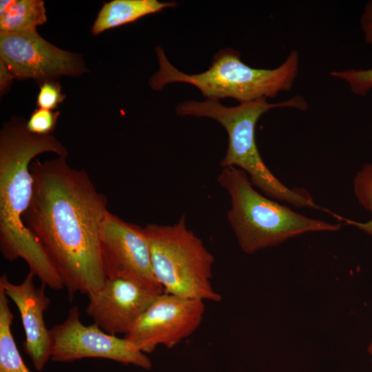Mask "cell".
I'll use <instances>...</instances> for the list:
<instances>
[{
    "mask_svg": "<svg viewBox=\"0 0 372 372\" xmlns=\"http://www.w3.org/2000/svg\"><path fill=\"white\" fill-rule=\"evenodd\" d=\"M45 152L68 154L54 136L30 132L21 119L14 118L3 125L0 132V250L7 260L23 259L42 284L59 291L65 287L63 281L23 220L32 195L30 166Z\"/></svg>",
    "mask_w": 372,
    "mask_h": 372,
    "instance_id": "2",
    "label": "cell"
},
{
    "mask_svg": "<svg viewBox=\"0 0 372 372\" xmlns=\"http://www.w3.org/2000/svg\"><path fill=\"white\" fill-rule=\"evenodd\" d=\"M176 6L175 2L157 0H113L104 3L92 27V32L97 35L105 30Z\"/></svg>",
    "mask_w": 372,
    "mask_h": 372,
    "instance_id": "13",
    "label": "cell"
},
{
    "mask_svg": "<svg viewBox=\"0 0 372 372\" xmlns=\"http://www.w3.org/2000/svg\"><path fill=\"white\" fill-rule=\"evenodd\" d=\"M34 277L29 272L21 284L15 285L3 274L0 278V288L19 311L25 334L24 351L36 370L41 371L51 358L50 330L45 327L43 318L50 300L45 293L44 284L39 288L34 286Z\"/></svg>",
    "mask_w": 372,
    "mask_h": 372,
    "instance_id": "12",
    "label": "cell"
},
{
    "mask_svg": "<svg viewBox=\"0 0 372 372\" xmlns=\"http://www.w3.org/2000/svg\"><path fill=\"white\" fill-rule=\"evenodd\" d=\"M353 187L359 203L372 214V164H365L357 173Z\"/></svg>",
    "mask_w": 372,
    "mask_h": 372,
    "instance_id": "18",
    "label": "cell"
},
{
    "mask_svg": "<svg viewBox=\"0 0 372 372\" xmlns=\"http://www.w3.org/2000/svg\"><path fill=\"white\" fill-rule=\"evenodd\" d=\"M14 78L6 63L0 59V90L2 92Z\"/></svg>",
    "mask_w": 372,
    "mask_h": 372,
    "instance_id": "21",
    "label": "cell"
},
{
    "mask_svg": "<svg viewBox=\"0 0 372 372\" xmlns=\"http://www.w3.org/2000/svg\"><path fill=\"white\" fill-rule=\"evenodd\" d=\"M368 352H369V355L371 356V361H372V342L369 346Z\"/></svg>",
    "mask_w": 372,
    "mask_h": 372,
    "instance_id": "22",
    "label": "cell"
},
{
    "mask_svg": "<svg viewBox=\"0 0 372 372\" xmlns=\"http://www.w3.org/2000/svg\"><path fill=\"white\" fill-rule=\"evenodd\" d=\"M156 52L159 70L149 81L154 90L159 91L172 83H186L197 87L207 99L233 98L242 103L274 98L280 92L292 88L298 72L297 50L291 51L276 68L258 69L243 63L239 52L226 48L214 55L209 69L193 74L174 67L160 46Z\"/></svg>",
    "mask_w": 372,
    "mask_h": 372,
    "instance_id": "4",
    "label": "cell"
},
{
    "mask_svg": "<svg viewBox=\"0 0 372 372\" xmlns=\"http://www.w3.org/2000/svg\"><path fill=\"white\" fill-rule=\"evenodd\" d=\"M144 230L154 274L164 292L203 301L220 300L211 283L214 257L188 229L185 215L174 225L150 223Z\"/></svg>",
    "mask_w": 372,
    "mask_h": 372,
    "instance_id": "6",
    "label": "cell"
},
{
    "mask_svg": "<svg viewBox=\"0 0 372 372\" xmlns=\"http://www.w3.org/2000/svg\"><path fill=\"white\" fill-rule=\"evenodd\" d=\"M361 26L364 34L365 41L372 44V1L365 7L360 20Z\"/></svg>",
    "mask_w": 372,
    "mask_h": 372,
    "instance_id": "20",
    "label": "cell"
},
{
    "mask_svg": "<svg viewBox=\"0 0 372 372\" xmlns=\"http://www.w3.org/2000/svg\"><path fill=\"white\" fill-rule=\"evenodd\" d=\"M59 115V112L43 108L37 109L26 122L27 129L34 134H50L56 126Z\"/></svg>",
    "mask_w": 372,
    "mask_h": 372,
    "instance_id": "17",
    "label": "cell"
},
{
    "mask_svg": "<svg viewBox=\"0 0 372 372\" xmlns=\"http://www.w3.org/2000/svg\"><path fill=\"white\" fill-rule=\"evenodd\" d=\"M163 292L127 280L106 278L99 290L88 295L86 312L105 332L126 335Z\"/></svg>",
    "mask_w": 372,
    "mask_h": 372,
    "instance_id": "11",
    "label": "cell"
},
{
    "mask_svg": "<svg viewBox=\"0 0 372 372\" xmlns=\"http://www.w3.org/2000/svg\"><path fill=\"white\" fill-rule=\"evenodd\" d=\"M293 107L307 110L308 103L302 96L269 103L267 99L240 103L234 107L223 105L218 100L188 101L179 103L176 112L180 116L209 117L219 122L228 134V146L220 161L223 167H236L245 171L251 184L269 198L286 202L296 207L322 209L302 189H289L270 172L263 162L255 139V127L260 117L271 109Z\"/></svg>",
    "mask_w": 372,
    "mask_h": 372,
    "instance_id": "3",
    "label": "cell"
},
{
    "mask_svg": "<svg viewBox=\"0 0 372 372\" xmlns=\"http://www.w3.org/2000/svg\"><path fill=\"white\" fill-rule=\"evenodd\" d=\"M217 180L230 197L227 220L246 254L278 245L307 232L334 231L340 228V225L298 214L262 195L240 168L223 167Z\"/></svg>",
    "mask_w": 372,
    "mask_h": 372,
    "instance_id": "5",
    "label": "cell"
},
{
    "mask_svg": "<svg viewBox=\"0 0 372 372\" xmlns=\"http://www.w3.org/2000/svg\"><path fill=\"white\" fill-rule=\"evenodd\" d=\"M331 76L347 81L351 92L364 95L372 89V68L368 70H346L334 71Z\"/></svg>",
    "mask_w": 372,
    "mask_h": 372,
    "instance_id": "16",
    "label": "cell"
},
{
    "mask_svg": "<svg viewBox=\"0 0 372 372\" xmlns=\"http://www.w3.org/2000/svg\"><path fill=\"white\" fill-rule=\"evenodd\" d=\"M47 21L42 0H1L0 33L21 34L37 31Z\"/></svg>",
    "mask_w": 372,
    "mask_h": 372,
    "instance_id": "14",
    "label": "cell"
},
{
    "mask_svg": "<svg viewBox=\"0 0 372 372\" xmlns=\"http://www.w3.org/2000/svg\"><path fill=\"white\" fill-rule=\"evenodd\" d=\"M100 256L106 278L164 291L154 274L144 227L108 211L100 230Z\"/></svg>",
    "mask_w": 372,
    "mask_h": 372,
    "instance_id": "8",
    "label": "cell"
},
{
    "mask_svg": "<svg viewBox=\"0 0 372 372\" xmlns=\"http://www.w3.org/2000/svg\"><path fill=\"white\" fill-rule=\"evenodd\" d=\"M204 301L166 292L159 294L125 338L144 353L158 345L172 348L193 334L203 321Z\"/></svg>",
    "mask_w": 372,
    "mask_h": 372,
    "instance_id": "9",
    "label": "cell"
},
{
    "mask_svg": "<svg viewBox=\"0 0 372 372\" xmlns=\"http://www.w3.org/2000/svg\"><path fill=\"white\" fill-rule=\"evenodd\" d=\"M13 319L8 298L0 288V372H31L24 363L12 334Z\"/></svg>",
    "mask_w": 372,
    "mask_h": 372,
    "instance_id": "15",
    "label": "cell"
},
{
    "mask_svg": "<svg viewBox=\"0 0 372 372\" xmlns=\"http://www.w3.org/2000/svg\"><path fill=\"white\" fill-rule=\"evenodd\" d=\"M65 156L33 161L30 204L23 220L61 278L70 300L104 284L100 230L109 211L87 173Z\"/></svg>",
    "mask_w": 372,
    "mask_h": 372,
    "instance_id": "1",
    "label": "cell"
},
{
    "mask_svg": "<svg viewBox=\"0 0 372 372\" xmlns=\"http://www.w3.org/2000/svg\"><path fill=\"white\" fill-rule=\"evenodd\" d=\"M0 56L14 78L44 81L60 76L85 72L83 59L43 39L37 31L21 34L0 33Z\"/></svg>",
    "mask_w": 372,
    "mask_h": 372,
    "instance_id": "10",
    "label": "cell"
},
{
    "mask_svg": "<svg viewBox=\"0 0 372 372\" xmlns=\"http://www.w3.org/2000/svg\"><path fill=\"white\" fill-rule=\"evenodd\" d=\"M65 95L61 93V86L57 81L46 80L40 85L37 96V106L39 108L52 110L63 101Z\"/></svg>",
    "mask_w": 372,
    "mask_h": 372,
    "instance_id": "19",
    "label": "cell"
},
{
    "mask_svg": "<svg viewBox=\"0 0 372 372\" xmlns=\"http://www.w3.org/2000/svg\"><path fill=\"white\" fill-rule=\"evenodd\" d=\"M49 330L50 360L54 362H70L99 358L147 370L152 366L146 354L125 338L109 334L95 324H83L77 307H72L65 320Z\"/></svg>",
    "mask_w": 372,
    "mask_h": 372,
    "instance_id": "7",
    "label": "cell"
}]
</instances>
